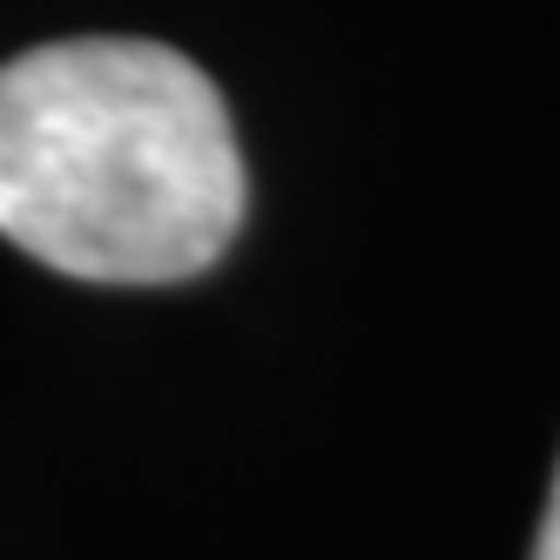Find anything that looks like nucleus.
Masks as SVG:
<instances>
[{
	"label": "nucleus",
	"mask_w": 560,
	"mask_h": 560,
	"mask_svg": "<svg viewBox=\"0 0 560 560\" xmlns=\"http://www.w3.org/2000/svg\"><path fill=\"white\" fill-rule=\"evenodd\" d=\"M217 82L163 42H48L0 68V236L89 284H183L244 230Z\"/></svg>",
	"instance_id": "1"
},
{
	"label": "nucleus",
	"mask_w": 560,
	"mask_h": 560,
	"mask_svg": "<svg viewBox=\"0 0 560 560\" xmlns=\"http://www.w3.org/2000/svg\"><path fill=\"white\" fill-rule=\"evenodd\" d=\"M534 560H560V472H553V500H547V520H540Z\"/></svg>",
	"instance_id": "2"
}]
</instances>
